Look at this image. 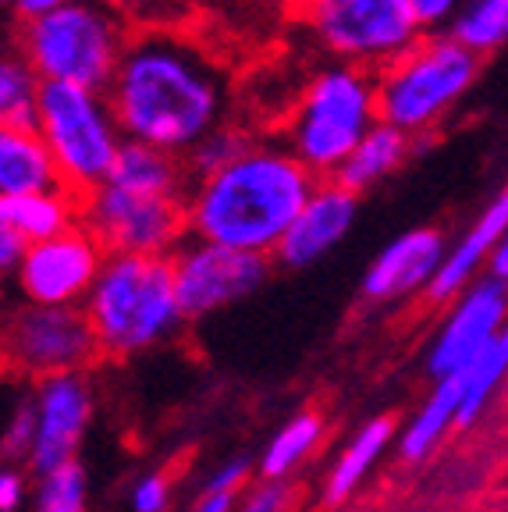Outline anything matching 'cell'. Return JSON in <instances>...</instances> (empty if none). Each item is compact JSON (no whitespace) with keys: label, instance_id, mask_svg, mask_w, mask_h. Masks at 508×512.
I'll list each match as a JSON object with an SVG mask.
<instances>
[{"label":"cell","instance_id":"1","mask_svg":"<svg viewBox=\"0 0 508 512\" xmlns=\"http://www.w3.org/2000/svg\"><path fill=\"white\" fill-rule=\"evenodd\" d=\"M107 96L125 139L178 157L231 121L235 107L228 64L189 25L132 29Z\"/></svg>","mask_w":508,"mask_h":512},{"label":"cell","instance_id":"2","mask_svg":"<svg viewBox=\"0 0 508 512\" xmlns=\"http://www.w3.org/2000/svg\"><path fill=\"white\" fill-rule=\"evenodd\" d=\"M313 185L317 175L281 143V136L256 132L239 157L189 178L185 224L196 239L274 256Z\"/></svg>","mask_w":508,"mask_h":512},{"label":"cell","instance_id":"3","mask_svg":"<svg viewBox=\"0 0 508 512\" xmlns=\"http://www.w3.org/2000/svg\"><path fill=\"white\" fill-rule=\"evenodd\" d=\"M82 310L93 324L100 356L128 360L167 345L185 324L171 256L107 253Z\"/></svg>","mask_w":508,"mask_h":512},{"label":"cell","instance_id":"4","mask_svg":"<svg viewBox=\"0 0 508 512\" xmlns=\"http://www.w3.org/2000/svg\"><path fill=\"white\" fill-rule=\"evenodd\" d=\"M377 121V75L356 64L324 61L295 86L278 136L313 175L331 178Z\"/></svg>","mask_w":508,"mask_h":512},{"label":"cell","instance_id":"5","mask_svg":"<svg viewBox=\"0 0 508 512\" xmlns=\"http://www.w3.org/2000/svg\"><path fill=\"white\" fill-rule=\"evenodd\" d=\"M480 64L484 57L462 47L448 29L423 32L413 47L374 72L381 121L402 128L420 143L430 139L473 93Z\"/></svg>","mask_w":508,"mask_h":512},{"label":"cell","instance_id":"6","mask_svg":"<svg viewBox=\"0 0 508 512\" xmlns=\"http://www.w3.org/2000/svg\"><path fill=\"white\" fill-rule=\"evenodd\" d=\"M132 25L111 0H64L18 22V54L40 82H75L107 89Z\"/></svg>","mask_w":508,"mask_h":512},{"label":"cell","instance_id":"7","mask_svg":"<svg viewBox=\"0 0 508 512\" xmlns=\"http://www.w3.org/2000/svg\"><path fill=\"white\" fill-rule=\"evenodd\" d=\"M32 128L40 132L57 178L75 196H86L100 182H107L125 132L114 118L107 89L75 86V82H40Z\"/></svg>","mask_w":508,"mask_h":512},{"label":"cell","instance_id":"8","mask_svg":"<svg viewBox=\"0 0 508 512\" xmlns=\"http://www.w3.org/2000/svg\"><path fill=\"white\" fill-rule=\"evenodd\" d=\"M299 36L324 61L381 72L423 36L409 0H292Z\"/></svg>","mask_w":508,"mask_h":512},{"label":"cell","instance_id":"9","mask_svg":"<svg viewBox=\"0 0 508 512\" xmlns=\"http://www.w3.org/2000/svg\"><path fill=\"white\" fill-rule=\"evenodd\" d=\"M0 356L29 377L86 370L100 356L82 306H43L18 299L0 313Z\"/></svg>","mask_w":508,"mask_h":512},{"label":"cell","instance_id":"10","mask_svg":"<svg viewBox=\"0 0 508 512\" xmlns=\"http://www.w3.org/2000/svg\"><path fill=\"white\" fill-rule=\"evenodd\" d=\"M79 221L100 239L107 253L171 256L189 235L182 196L128 189L111 178L79 196Z\"/></svg>","mask_w":508,"mask_h":512},{"label":"cell","instance_id":"11","mask_svg":"<svg viewBox=\"0 0 508 512\" xmlns=\"http://www.w3.org/2000/svg\"><path fill=\"white\" fill-rule=\"evenodd\" d=\"M171 271H175V292L185 320H203L263 288L270 274V256L185 235L171 253Z\"/></svg>","mask_w":508,"mask_h":512},{"label":"cell","instance_id":"12","mask_svg":"<svg viewBox=\"0 0 508 512\" xmlns=\"http://www.w3.org/2000/svg\"><path fill=\"white\" fill-rule=\"evenodd\" d=\"M104 260L107 249L100 246V239L82 221H75L50 239L29 242L15 274L18 299L43 306H82Z\"/></svg>","mask_w":508,"mask_h":512},{"label":"cell","instance_id":"13","mask_svg":"<svg viewBox=\"0 0 508 512\" xmlns=\"http://www.w3.org/2000/svg\"><path fill=\"white\" fill-rule=\"evenodd\" d=\"M508 324V285L491 274L473 278L459 296L448 299V313L427 352V370L434 377L459 374L469 360Z\"/></svg>","mask_w":508,"mask_h":512},{"label":"cell","instance_id":"14","mask_svg":"<svg viewBox=\"0 0 508 512\" xmlns=\"http://www.w3.org/2000/svg\"><path fill=\"white\" fill-rule=\"evenodd\" d=\"M32 406H36V441L29 463L36 466V473H47L75 459L93 420V384L86 381V370L40 377Z\"/></svg>","mask_w":508,"mask_h":512},{"label":"cell","instance_id":"15","mask_svg":"<svg viewBox=\"0 0 508 512\" xmlns=\"http://www.w3.org/2000/svg\"><path fill=\"white\" fill-rule=\"evenodd\" d=\"M356 217H359L356 192L345 189L338 178H317L313 192L306 196L299 214L292 217V224H288V232L281 235L278 249H274V260L281 267H292V271L317 264L334 246H342L345 235L356 224Z\"/></svg>","mask_w":508,"mask_h":512},{"label":"cell","instance_id":"16","mask_svg":"<svg viewBox=\"0 0 508 512\" xmlns=\"http://www.w3.org/2000/svg\"><path fill=\"white\" fill-rule=\"evenodd\" d=\"M445 249L448 242L437 228H427V224L409 228L370 260L363 281H359V292H363L366 303L374 306H395L420 296L434 281L437 267L445 260Z\"/></svg>","mask_w":508,"mask_h":512},{"label":"cell","instance_id":"17","mask_svg":"<svg viewBox=\"0 0 508 512\" xmlns=\"http://www.w3.org/2000/svg\"><path fill=\"white\" fill-rule=\"evenodd\" d=\"M508 232V185H501L491 200L484 203L473 224L466 232L445 249V260L437 267L434 281L427 288L430 303H448L469 285L473 278H480V271H487V260H491L498 239Z\"/></svg>","mask_w":508,"mask_h":512},{"label":"cell","instance_id":"18","mask_svg":"<svg viewBox=\"0 0 508 512\" xmlns=\"http://www.w3.org/2000/svg\"><path fill=\"white\" fill-rule=\"evenodd\" d=\"M416 146H420V139H413L409 132H402V128L388 125V121H377V125L356 143V150L342 160V168L334 171L331 178H338L345 189L363 196V192L388 182L405 160L413 157Z\"/></svg>","mask_w":508,"mask_h":512},{"label":"cell","instance_id":"19","mask_svg":"<svg viewBox=\"0 0 508 512\" xmlns=\"http://www.w3.org/2000/svg\"><path fill=\"white\" fill-rule=\"evenodd\" d=\"M57 168L40 132L29 125H0V196L57 185Z\"/></svg>","mask_w":508,"mask_h":512},{"label":"cell","instance_id":"20","mask_svg":"<svg viewBox=\"0 0 508 512\" xmlns=\"http://www.w3.org/2000/svg\"><path fill=\"white\" fill-rule=\"evenodd\" d=\"M107 178L118 185H128V189L157 192V196H182L185 200V189H189L192 175L185 168V157H178V153L125 139V146H121Z\"/></svg>","mask_w":508,"mask_h":512},{"label":"cell","instance_id":"21","mask_svg":"<svg viewBox=\"0 0 508 512\" xmlns=\"http://www.w3.org/2000/svg\"><path fill=\"white\" fill-rule=\"evenodd\" d=\"M0 214L15 224L29 242L50 239L79 221V196L64 189L61 182L47 189L18 192V196H0Z\"/></svg>","mask_w":508,"mask_h":512},{"label":"cell","instance_id":"22","mask_svg":"<svg viewBox=\"0 0 508 512\" xmlns=\"http://www.w3.org/2000/svg\"><path fill=\"white\" fill-rule=\"evenodd\" d=\"M462 399V381L459 374L434 377V392L427 395V402L420 406V413L409 420L402 441H398V452H402L405 463H420L434 452V445L448 434V427L455 424V413H459Z\"/></svg>","mask_w":508,"mask_h":512},{"label":"cell","instance_id":"23","mask_svg":"<svg viewBox=\"0 0 508 512\" xmlns=\"http://www.w3.org/2000/svg\"><path fill=\"white\" fill-rule=\"evenodd\" d=\"M391 438H395V420L391 416H374L370 424L359 427V434L345 445L342 459L334 463L331 477H327V488H324L327 502L331 505L345 502L359 488V480L374 470V463L381 459L384 448L391 445Z\"/></svg>","mask_w":508,"mask_h":512},{"label":"cell","instance_id":"24","mask_svg":"<svg viewBox=\"0 0 508 512\" xmlns=\"http://www.w3.org/2000/svg\"><path fill=\"white\" fill-rule=\"evenodd\" d=\"M505 377H508V324L469 360L466 370H459L462 399H459V413H455V427L473 424L487 409V402L494 399V392L501 388Z\"/></svg>","mask_w":508,"mask_h":512},{"label":"cell","instance_id":"25","mask_svg":"<svg viewBox=\"0 0 508 512\" xmlns=\"http://www.w3.org/2000/svg\"><path fill=\"white\" fill-rule=\"evenodd\" d=\"M448 32L480 57L508 47V0H462Z\"/></svg>","mask_w":508,"mask_h":512},{"label":"cell","instance_id":"26","mask_svg":"<svg viewBox=\"0 0 508 512\" xmlns=\"http://www.w3.org/2000/svg\"><path fill=\"white\" fill-rule=\"evenodd\" d=\"M320 434H324V420L320 413H295L285 427H281L270 445L263 448L260 456V473L270 480H285L302 459L310 456L313 448H317Z\"/></svg>","mask_w":508,"mask_h":512},{"label":"cell","instance_id":"27","mask_svg":"<svg viewBox=\"0 0 508 512\" xmlns=\"http://www.w3.org/2000/svg\"><path fill=\"white\" fill-rule=\"evenodd\" d=\"M40 75L18 50H0V125H29Z\"/></svg>","mask_w":508,"mask_h":512},{"label":"cell","instance_id":"28","mask_svg":"<svg viewBox=\"0 0 508 512\" xmlns=\"http://www.w3.org/2000/svg\"><path fill=\"white\" fill-rule=\"evenodd\" d=\"M256 136V128L242 125V121H224V125L210 128L207 136L199 139L189 153H185V168L189 175H207V171H217L221 164H228L231 157H239L249 146V139Z\"/></svg>","mask_w":508,"mask_h":512},{"label":"cell","instance_id":"29","mask_svg":"<svg viewBox=\"0 0 508 512\" xmlns=\"http://www.w3.org/2000/svg\"><path fill=\"white\" fill-rule=\"evenodd\" d=\"M86 470L79 459L54 466L40 473V495H36V512H86Z\"/></svg>","mask_w":508,"mask_h":512},{"label":"cell","instance_id":"30","mask_svg":"<svg viewBox=\"0 0 508 512\" xmlns=\"http://www.w3.org/2000/svg\"><path fill=\"white\" fill-rule=\"evenodd\" d=\"M111 4L128 18L132 29H171V25H192L199 18L196 0H111Z\"/></svg>","mask_w":508,"mask_h":512},{"label":"cell","instance_id":"31","mask_svg":"<svg viewBox=\"0 0 508 512\" xmlns=\"http://www.w3.org/2000/svg\"><path fill=\"white\" fill-rule=\"evenodd\" d=\"M32 441H36V406H32V399H22L0 431V459L25 463L32 456Z\"/></svg>","mask_w":508,"mask_h":512},{"label":"cell","instance_id":"32","mask_svg":"<svg viewBox=\"0 0 508 512\" xmlns=\"http://www.w3.org/2000/svg\"><path fill=\"white\" fill-rule=\"evenodd\" d=\"M25 249H29V239L18 232L8 217L0 214V288L8 285V281H15L18 267L25 260Z\"/></svg>","mask_w":508,"mask_h":512},{"label":"cell","instance_id":"33","mask_svg":"<svg viewBox=\"0 0 508 512\" xmlns=\"http://www.w3.org/2000/svg\"><path fill=\"white\" fill-rule=\"evenodd\" d=\"M167 502H171V484H167L164 473H146V477L135 480L132 488L135 512H164Z\"/></svg>","mask_w":508,"mask_h":512},{"label":"cell","instance_id":"34","mask_svg":"<svg viewBox=\"0 0 508 512\" xmlns=\"http://www.w3.org/2000/svg\"><path fill=\"white\" fill-rule=\"evenodd\" d=\"M288 505V488L281 480L263 477V484H256L242 502V512H285Z\"/></svg>","mask_w":508,"mask_h":512},{"label":"cell","instance_id":"35","mask_svg":"<svg viewBox=\"0 0 508 512\" xmlns=\"http://www.w3.org/2000/svg\"><path fill=\"white\" fill-rule=\"evenodd\" d=\"M459 4L462 0H409V8H413V15L420 18L423 32L448 29L455 11H459Z\"/></svg>","mask_w":508,"mask_h":512},{"label":"cell","instance_id":"36","mask_svg":"<svg viewBox=\"0 0 508 512\" xmlns=\"http://www.w3.org/2000/svg\"><path fill=\"white\" fill-rule=\"evenodd\" d=\"M249 473H253L249 459H246V456H239V459H231V463H224L221 470H217L214 477L207 480V488H210V491H231V495H239V491L246 488Z\"/></svg>","mask_w":508,"mask_h":512},{"label":"cell","instance_id":"37","mask_svg":"<svg viewBox=\"0 0 508 512\" xmlns=\"http://www.w3.org/2000/svg\"><path fill=\"white\" fill-rule=\"evenodd\" d=\"M25 502V480L15 466H0V512H18Z\"/></svg>","mask_w":508,"mask_h":512},{"label":"cell","instance_id":"38","mask_svg":"<svg viewBox=\"0 0 508 512\" xmlns=\"http://www.w3.org/2000/svg\"><path fill=\"white\" fill-rule=\"evenodd\" d=\"M4 4H8V11H11L15 22H29V18H36V15H43V11L57 8V4H64V0H4Z\"/></svg>","mask_w":508,"mask_h":512},{"label":"cell","instance_id":"39","mask_svg":"<svg viewBox=\"0 0 508 512\" xmlns=\"http://www.w3.org/2000/svg\"><path fill=\"white\" fill-rule=\"evenodd\" d=\"M192 512H235V495H231V491L203 488V495H199V502L192 505Z\"/></svg>","mask_w":508,"mask_h":512},{"label":"cell","instance_id":"40","mask_svg":"<svg viewBox=\"0 0 508 512\" xmlns=\"http://www.w3.org/2000/svg\"><path fill=\"white\" fill-rule=\"evenodd\" d=\"M487 274H491V278H498V281H505V285H508V232L501 235L498 246H494L491 260H487Z\"/></svg>","mask_w":508,"mask_h":512},{"label":"cell","instance_id":"41","mask_svg":"<svg viewBox=\"0 0 508 512\" xmlns=\"http://www.w3.org/2000/svg\"><path fill=\"white\" fill-rule=\"evenodd\" d=\"M231 4H239V0H196V11H228Z\"/></svg>","mask_w":508,"mask_h":512}]
</instances>
